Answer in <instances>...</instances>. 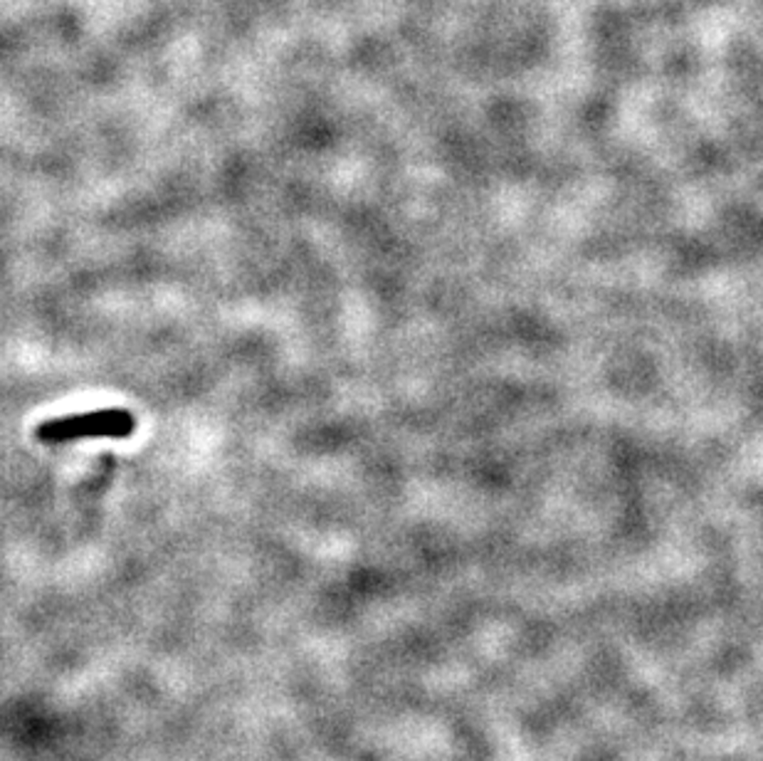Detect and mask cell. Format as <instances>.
<instances>
[{
	"label": "cell",
	"instance_id": "cell-1",
	"mask_svg": "<svg viewBox=\"0 0 763 761\" xmlns=\"http://www.w3.org/2000/svg\"><path fill=\"white\" fill-rule=\"evenodd\" d=\"M136 430V418L124 408L90 410V413H75L62 418L45 420L37 426V438L42 443H72L84 438H129Z\"/></svg>",
	"mask_w": 763,
	"mask_h": 761
}]
</instances>
